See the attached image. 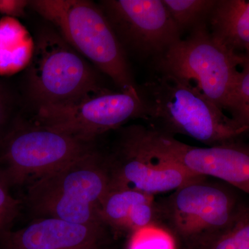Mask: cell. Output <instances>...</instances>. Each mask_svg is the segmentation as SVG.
Segmentation results:
<instances>
[{
  "label": "cell",
  "mask_w": 249,
  "mask_h": 249,
  "mask_svg": "<svg viewBox=\"0 0 249 249\" xmlns=\"http://www.w3.org/2000/svg\"><path fill=\"white\" fill-rule=\"evenodd\" d=\"M138 89L151 128L179 134L208 146L233 142L249 132L196 88L169 75L155 72Z\"/></svg>",
  "instance_id": "obj_1"
},
{
  "label": "cell",
  "mask_w": 249,
  "mask_h": 249,
  "mask_svg": "<svg viewBox=\"0 0 249 249\" xmlns=\"http://www.w3.org/2000/svg\"><path fill=\"white\" fill-rule=\"evenodd\" d=\"M29 7L120 91L137 88L127 54L99 5L88 0H34Z\"/></svg>",
  "instance_id": "obj_2"
},
{
  "label": "cell",
  "mask_w": 249,
  "mask_h": 249,
  "mask_svg": "<svg viewBox=\"0 0 249 249\" xmlns=\"http://www.w3.org/2000/svg\"><path fill=\"white\" fill-rule=\"evenodd\" d=\"M109 184L107 158L93 150L28 186L27 203L41 218L103 224L98 206Z\"/></svg>",
  "instance_id": "obj_3"
},
{
  "label": "cell",
  "mask_w": 249,
  "mask_h": 249,
  "mask_svg": "<svg viewBox=\"0 0 249 249\" xmlns=\"http://www.w3.org/2000/svg\"><path fill=\"white\" fill-rule=\"evenodd\" d=\"M243 56L217 42L207 24L189 33L152 62L157 73L169 75L196 88L222 110H227Z\"/></svg>",
  "instance_id": "obj_4"
},
{
  "label": "cell",
  "mask_w": 249,
  "mask_h": 249,
  "mask_svg": "<svg viewBox=\"0 0 249 249\" xmlns=\"http://www.w3.org/2000/svg\"><path fill=\"white\" fill-rule=\"evenodd\" d=\"M93 142L36 123H19L0 138V168L11 187L30 186L94 150Z\"/></svg>",
  "instance_id": "obj_5"
},
{
  "label": "cell",
  "mask_w": 249,
  "mask_h": 249,
  "mask_svg": "<svg viewBox=\"0 0 249 249\" xmlns=\"http://www.w3.org/2000/svg\"><path fill=\"white\" fill-rule=\"evenodd\" d=\"M99 87L86 59L56 31H41L28 72L29 94L37 107L73 101Z\"/></svg>",
  "instance_id": "obj_6"
},
{
  "label": "cell",
  "mask_w": 249,
  "mask_h": 249,
  "mask_svg": "<svg viewBox=\"0 0 249 249\" xmlns=\"http://www.w3.org/2000/svg\"><path fill=\"white\" fill-rule=\"evenodd\" d=\"M138 118L145 119L138 88L115 91L101 86L73 101L37 107L34 122L93 142Z\"/></svg>",
  "instance_id": "obj_7"
},
{
  "label": "cell",
  "mask_w": 249,
  "mask_h": 249,
  "mask_svg": "<svg viewBox=\"0 0 249 249\" xmlns=\"http://www.w3.org/2000/svg\"><path fill=\"white\" fill-rule=\"evenodd\" d=\"M110 186L125 187L155 196L205 178L188 171L154 145L147 127L123 130L114 152L106 157Z\"/></svg>",
  "instance_id": "obj_8"
},
{
  "label": "cell",
  "mask_w": 249,
  "mask_h": 249,
  "mask_svg": "<svg viewBox=\"0 0 249 249\" xmlns=\"http://www.w3.org/2000/svg\"><path fill=\"white\" fill-rule=\"evenodd\" d=\"M243 206L227 188L205 178L175 190L160 209L162 220L191 248L227 229Z\"/></svg>",
  "instance_id": "obj_9"
},
{
  "label": "cell",
  "mask_w": 249,
  "mask_h": 249,
  "mask_svg": "<svg viewBox=\"0 0 249 249\" xmlns=\"http://www.w3.org/2000/svg\"><path fill=\"white\" fill-rule=\"evenodd\" d=\"M98 5L127 55L152 64L181 39L163 0H103Z\"/></svg>",
  "instance_id": "obj_10"
},
{
  "label": "cell",
  "mask_w": 249,
  "mask_h": 249,
  "mask_svg": "<svg viewBox=\"0 0 249 249\" xmlns=\"http://www.w3.org/2000/svg\"><path fill=\"white\" fill-rule=\"evenodd\" d=\"M149 136L160 152L198 176L212 177L249 195V145L233 142L208 147L187 145L149 127Z\"/></svg>",
  "instance_id": "obj_11"
},
{
  "label": "cell",
  "mask_w": 249,
  "mask_h": 249,
  "mask_svg": "<svg viewBox=\"0 0 249 249\" xmlns=\"http://www.w3.org/2000/svg\"><path fill=\"white\" fill-rule=\"evenodd\" d=\"M103 224H75L43 217L0 238L1 249H99L106 236Z\"/></svg>",
  "instance_id": "obj_12"
},
{
  "label": "cell",
  "mask_w": 249,
  "mask_h": 249,
  "mask_svg": "<svg viewBox=\"0 0 249 249\" xmlns=\"http://www.w3.org/2000/svg\"><path fill=\"white\" fill-rule=\"evenodd\" d=\"M99 220L106 227L131 232L157 225L162 220L160 205L155 196L143 192L109 185L97 209Z\"/></svg>",
  "instance_id": "obj_13"
},
{
  "label": "cell",
  "mask_w": 249,
  "mask_h": 249,
  "mask_svg": "<svg viewBox=\"0 0 249 249\" xmlns=\"http://www.w3.org/2000/svg\"><path fill=\"white\" fill-rule=\"evenodd\" d=\"M211 36L229 50L249 52V0H217L208 19Z\"/></svg>",
  "instance_id": "obj_14"
},
{
  "label": "cell",
  "mask_w": 249,
  "mask_h": 249,
  "mask_svg": "<svg viewBox=\"0 0 249 249\" xmlns=\"http://www.w3.org/2000/svg\"><path fill=\"white\" fill-rule=\"evenodd\" d=\"M35 41L16 18L0 19V76H10L29 67Z\"/></svg>",
  "instance_id": "obj_15"
},
{
  "label": "cell",
  "mask_w": 249,
  "mask_h": 249,
  "mask_svg": "<svg viewBox=\"0 0 249 249\" xmlns=\"http://www.w3.org/2000/svg\"><path fill=\"white\" fill-rule=\"evenodd\" d=\"M217 0H163L181 36L207 24Z\"/></svg>",
  "instance_id": "obj_16"
},
{
  "label": "cell",
  "mask_w": 249,
  "mask_h": 249,
  "mask_svg": "<svg viewBox=\"0 0 249 249\" xmlns=\"http://www.w3.org/2000/svg\"><path fill=\"white\" fill-rule=\"evenodd\" d=\"M189 249H249V207L244 206L225 230Z\"/></svg>",
  "instance_id": "obj_17"
},
{
  "label": "cell",
  "mask_w": 249,
  "mask_h": 249,
  "mask_svg": "<svg viewBox=\"0 0 249 249\" xmlns=\"http://www.w3.org/2000/svg\"><path fill=\"white\" fill-rule=\"evenodd\" d=\"M227 111L232 119L249 129V66L242 65Z\"/></svg>",
  "instance_id": "obj_18"
},
{
  "label": "cell",
  "mask_w": 249,
  "mask_h": 249,
  "mask_svg": "<svg viewBox=\"0 0 249 249\" xmlns=\"http://www.w3.org/2000/svg\"><path fill=\"white\" fill-rule=\"evenodd\" d=\"M11 188L0 168V238L11 231L20 209L21 201L12 196Z\"/></svg>",
  "instance_id": "obj_19"
},
{
  "label": "cell",
  "mask_w": 249,
  "mask_h": 249,
  "mask_svg": "<svg viewBox=\"0 0 249 249\" xmlns=\"http://www.w3.org/2000/svg\"><path fill=\"white\" fill-rule=\"evenodd\" d=\"M129 249H175L172 235L159 227L147 228L134 232Z\"/></svg>",
  "instance_id": "obj_20"
},
{
  "label": "cell",
  "mask_w": 249,
  "mask_h": 249,
  "mask_svg": "<svg viewBox=\"0 0 249 249\" xmlns=\"http://www.w3.org/2000/svg\"><path fill=\"white\" fill-rule=\"evenodd\" d=\"M29 4L30 1L27 0H0V14L4 17L23 18Z\"/></svg>",
  "instance_id": "obj_21"
},
{
  "label": "cell",
  "mask_w": 249,
  "mask_h": 249,
  "mask_svg": "<svg viewBox=\"0 0 249 249\" xmlns=\"http://www.w3.org/2000/svg\"><path fill=\"white\" fill-rule=\"evenodd\" d=\"M9 119V103L6 93L0 87V138L7 132Z\"/></svg>",
  "instance_id": "obj_22"
},
{
  "label": "cell",
  "mask_w": 249,
  "mask_h": 249,
  "mask_svg": "<svg viewBox=\"0 0 249 249\" xmlns=\"http://www.w3.org/2000/svg\"><path fill=\"white\" fill-rule=\"evenodd\" d=\"M243 56L244 62L242 65H247L249 66V52L245 55H242Z\"/></svg>",
  "instance_id": "obj_23"
}]
</instances>
